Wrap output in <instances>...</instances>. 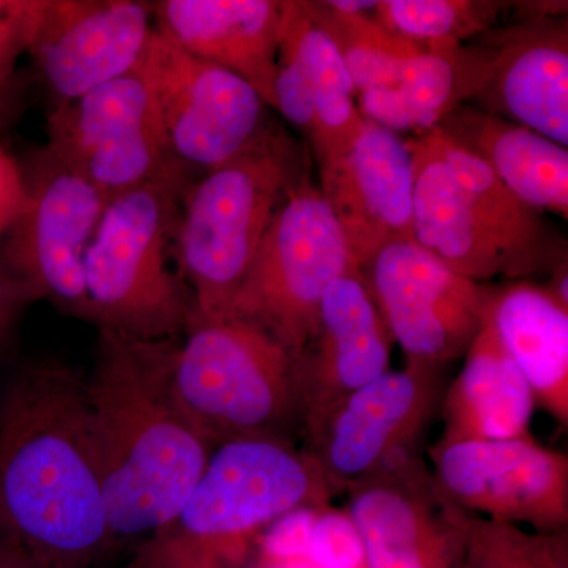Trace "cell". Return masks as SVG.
<instances>
[{"mask_svg":"<svg viewBox=\"0 0 568 568\" xmlns=\"http://www.w3.org/2000/svg\"><path fill=\"white\" fill-rule=\"evenodd\" d=\"M0 568H39L31 556L11 538L0 537Z\"/></svg>","mask_w":568,"mask_h":568,"instance_id":"35","label":"cell"},{"mask_svg":"<svg viewBox=\"0 0 568 568\" xmlns=\"http://www.w3.org/2000/svg\"><path fill=\"white\" fill-rule=\"evenodd\" d=\"M181 339L99 331L84 396L111 541L170 528L215 450L175 395Z\"/></svg>","mask_w":568,"mask_h":568,"instance_id":"2","label":"cell"},{"mask_svg":"<svg viewBox=\"0 0 568 568\" xmlns=\"http://www.w3.org/2000/svg\"><path fill=\"white\" fill-rule=\"evenodd\" d=\"M481 110L568 145L567 21L541 20L508 33L489 52Z\"/></svg>","mask_w":568,"mask_h":568,"instance_id":"20","label":"cell"},{"mask_svg":"<svg viewBox=\"0 0 568 568\" xmlns=\"http://www.w3.org/2000/svg\"><path fill=\"white\" fill-rule=\"evenodd\" d=\"M437 399L436 375L407 366L346 396L315 432L310 454L331 488H353L398 457L422 432Z\"/></svg>","mask_w":568,"mask_h":568,"instance_id":"14","label":"cell"},{"mask_svg":"<svg viewBox=\"0 0 568 568\" xmlns=\"http://www.w3.org/2000/svg\"><path fill=\"white\" fill-rule=\"evenodd\" d=\"M153 29L179 50L230 71L275 108L278 0H160Z\"/></svg>","mask_w":568,"mask_h":568,"instance_id":"19","label":"cell"},{"mask_svg":"<svg viewBox=\"0 0 568 568\" xmlns=\"http://www.w3.org/2000/svg\"><path fill=\"white\" fill-rule=\"evenodd\" d=\"M489 297V294H488ZM536 398L496 334L488 301L484 321L444 399L440 443L529 436Z\"/></svg>","mask_w":568,"mask_h":568,"instance_id":"22","label":"cell"},{"mask_svg":"<svg viewBox=\"0 0 568 568\" xmlns=\"http://www.w3.org/2000/svg\"><path fill=\"white\" fill-rule=\"evenodd\" d=\"M495 171L523 203L568 219V151L532 130L462 103L437 125Z\"/></svg>","mask_w":568,"mask_h":568,"instance_id":"23","label":"cell"},{"mask_svg":"<svg viewBox=\"0 0 568 568\" xmlns=\"http://www.w3.org/2000/svg\"><path fill=\"white\" fill-rule=\"evenodd\" d=\"M331 495L316 458L290 440L224 443L212 452L179 517L163 530L173 540L152 549L153 567L216 568L257 530L297 508L325 507Z\"/></svg>","mask_w":568,"mask_h":568,"instance_id":"5","label":"cell"},{"mask_svg":"<svg viewBox=\"0 0 568 568\" xmlns=\"http://www.w3.org/2000/svg\"><path fill=\"white\" fill-rule=\"evenodd\" d=\"M22 196H24L22 170L0 142V241L17 219Z\"/></svg>","mask_w":568,"mask_h":568,"instance_id":"33","label":"cell"},{"mask_svg":"<svg viewBox=\"0 0 568 568\" xmlns=\"http://www.w3.org/2000/svg\"><path fill=\"white\" fill-rule=\"evenodd\" d=\"M424 134L481 222L517 257L526 274L551 260V244L541 212L523 203L484 160L448 140L437 126Z\"/></svg>","mask_w":568,"mask_h":568,"instance_id":"26","label":"cell"},{"mask_svg":"<svg viewBox=\"0 0 568 568\" xmlns=\"http://www.w3.org/2000/svg\"><path fill=\"white\" fill-rule=\"evenodd\" d=\"M392 336L362 275H346L325 287L317 331L295 357L306 435L346 396L388 372Z\"/></svg>","mask_w":568,"mask_h":568,"instance_id":"16","label":"cell"},{"mask_svg":"<svg viewBox=\"0 0 568 568\" xmlns=\"http://www.w3.org/2000/svg\"><path fill=\"white\" fill-rule=\"evenodd\" d=\"M437 496L458 511L493 521L566 532L568 458L529 436L508 440H459L435 448Z\"/></svg>","mask_w":568,"mask_h":568,"instance_id":"12","label":"cell"},{"mask_svg":"<svg viewBox=\"0 0 568 568\" xmlns=\"http://www.w3.org/2000/svg\"><path fill=\"white\" fill-rule=\"evenodd\" d=\"M455 568H568L567 532H529L511 523L462 517Z\"/></svg>","mask_w":568,"mask_h":568,"instance_id":"28","label":"cell"},{"mask_svg":"<svg viewBox=\"0 0 568 568\" xmlns=\"http://www.w3.org/2000/svg\"><path fill=\"white\" fill-rule=\"evenodd\" d=\"M182 194L152 183L108 201L84 254L91 324L99 331L144 342L185 332L193 297L171 265Z\"/></svg>","mask_w":568,"mask_h":568,"instance_id":"4","label":"cell"},{"mask_svg":"<svg viewBox=\"0 0 568 568\" xmlns=\"http://www.w3.org/2000/svg\"><path fill=\"white\" fill-rule=\"evenodd\" d=\"M349 71L305 2H283L275 110L308 134L320 163L349 151L365 126Z\"/></svg>","mask_w":568,"mask_h":568,"instance_id":"17","label":"cell"},{"mask_svg":"<svg viewBox=\"0 0 568 568\" xmlns=\"http://www.w3.org/2000/svg\"><path fill=\"white\" fill-rule=\"evenodd\" d=\"M298 159L294 141L265 125L244 151L183 192L174 261L194 316L226 320L265 233L306 174Z\"/></svg>","mask_w":568,"mask_h":568,"instance_id":"3","label":"cell"},{"mask_svg":"<svg viewBox=\"0 0 568 568\" xmlns=\"http://www.w3.org/2000/svg\"><path fill=\"white\" fill-rule=\"evenodd\" d=\"M290 568H317V567L312 566V564H306V562H295V564H293V566H291Z\"/></svg>","mask_w":568,"mask_h":568,"instance_id":"39","label":"cell"},{"mask_svg":"<svg viewBox=\"0 0 568 568\" xmlns=\"http://www.w3.org/2000/svg\"><path fill=\"white\" fill-rule=\"evenodd\" d=\"M32 304L36 301L26 287L0 274V358L10 345L22 312Z\"/></svg>","mask_w":568,"mask_h":568,"instance_id":"34","label":"cell"},{"mask_svg":"<svg viewBox=\"0 0 568 568\" xmlns=\"http://www.w3.org/2000/svg\"><path fill=\"white\" fill-rule=\"evenodd\" d=\"M362 276L409 368L437 375L476 338L489 290L455 274L416 241L381 250Z\"/></svg>","mask_w":568,"mask_h":568,"instance_id":"11","label":"cell"},{"mask_svg":"<svg viewBox=\"0 0 568 568\" xmlns=\"http://www.w3.org/2000/svg\"><path fill=\"white\" fill-rule=\"evenodd\" d=\"M321 508L323 507L297 508L275 521L271 532L265 537L267 555L293 564L306 562L310 537Z\"/></svg>","mask_w":568,"mask_h":568,"instance_id":"32","label":"cell"},{"mask_svg":"<svg viewBox=\"0 0 568 568\" xmlns=\"http://www.w3.org/2000/svg\"><path fill=\"white\" fill-rule=\"evenodd\" d=\"M489 54L462 44H433L406 59L394 84L357 93L361 114L390 132L436 129L465 97H477L488 77Z\"/></svg>","mask_w":568,"mask_h":568,"instance_id":"24","label":"cell"},{"mask_svg":"<svg viewBox=\"0 0 568 568\" xmlns=\"http://www.w3.org/2000/svg\"><path fill=\"white\" fill-rule=\"evenodd\" d=\"M414 162V241L455 274L480 284L525 268L481 222L425 134L406 141Z\"/></svg>","mask_w":568,"mask_h":568,"instance_id":"21","label":"cell"},{"mask_svg":"<svg viewBox=\"0 0 568 568\" xmlns=\"http://www.w3.org/2000/svg\"><path fill=\"white\" fill-rule=\"evenodd\" d=\"M332 9L342 11V13L364 14L366 11L376 10L377 2H362V0H331L327 2Z\"/></svg>","mask_w":568,"mask_h":568,"instance_id":"36","label":"cell"},{"mask_svg":"<svg viewBox=\"0 0 568 568\" xmlns=\"http://www.w3.org/2000/svg\"><path fill=\"white\" fill-rule=\"evenodd\" d=\"M138 70L151 91L164 142L189 174L230 162L267 125V104L248 82L186 54L155 29Z\"/></svg>","mask_w":568,"mask_h":568,"instance_id":"10","label":"cell"},{"mask_svg":"<svg viewBox=\"0 0 568 568\" xmlns=\"http://www.w3.org/2000/svg\"><path fill=\"white\" fill-rule=\"evenodd\" d=\"M489 316L536 405L568 424V308L530 283L489 290Z\"/></svg>","mask_w":568,"mask_h":568,"instance_id":"25","label":"cell"},{"mask_svg":"<svg viewBox=\"0 0 568 568\" xmlns=\"http://www.w3.org/2000/svg\"><path fill=\"white\" fill-rule=\"evenodd\" d=\"M499 2L466 0H383L377 2L376 18L381 26L414 43L462 44L495 24Z\"/></svg>","mask_w":568,"mask_h":568,"instance_id":"29","label":"cell"},{"mask_svg":"<svg viewBox=\"0 0 568 568\" xmlns=\"http://www.w3.org/2000/svg\"><path fill=\"white\" fill-rule=\"evenodd\" d=\"M346 275H362L361 265L305 174L265 233L227 317L256 325L298 357L315 338L325 287Z\"/></svg>","mask_w":568,"mask_h":568,"instance_id":"7","label":"cell"},{"mask_svg":"<svg viewBox=\"0 0 568 568\" xmlns=\"http://www.w3.org/2000/svg\"><path fill=\"white\" fill-rule=\"evenodd\" d=\"M0 537L39 568H91L111 541L84 376L54 361L0 387Z\"/></svg>","mask_w":568,"mask_h":568,"instance_id":"1","label":"cell"},{"mask_svg":"<svg viewBox=\"0 0 568 568\" xmlns=\"http://www.w3.org/2000/svg\"><path fill=\"white\" fill-rule=\"evenodd\" d=\"M306 562L317 568H362L365 548L349 515L321 508L310 537Z\"/></svg>","mask_w":568,"mask_h":568,"instance_id":"30","label":"cell"},{"mask_svg":"<svg viewBox=\"0 0 568 568\" xmlns=\"http://www.w3.org/2000/svg\"><path fill=\"white\" fill-rule=\"evenodd\" d=\"M305 7L342 54L355 95L372 85L394 84L406 59L426 48L387 31L366 13H342L327 2H305Z\"/></svg>","mask_w":568,"mask_h":568,"instance_id":"27","label":"cell"},{"mask_svg":"<svg viewBox=\"0 0 568 568\" xmlns=\"http://www.w3.org/2000/svg\"><path fill=\"white\" fill-rule=\"evenodd\" d=\"M552 284L555 286L551 290H548L549 293L555 295L556 301L568 308V274H567V263L564 264V268L559 267L558 272H556L555 280H552Z\"/></svg>","mask_w":568,"mask_h":568,"instance_id":"37","label":"cell"},{"mask_svg":"<svg viewBox=\"0 0 568 568\" xmlns=\"http://www.w3.org/2000/svg\"><path fill=\"white\" fill-rule=\"evenodd\" d=\"M321 196L365 267L381 250L414 241V162L407 142L366 121L349 151L321 163Z\"/></svg>","mask_w":568,"mask_h":568,"instance_id":"15","label":"cell"},{"mask_svg":"<svg viewBox=\"0 0 568 568\" xmlns=\"http://www.w3.org/2000/svg\"><path fill=\"white\" fill-rule=\"evenodd\" d=\"M47 0H0V74H13L29 52Z\"/></svg>","mask_w":568,"mask_h":568,"instance_id":"31","label":"cell"},{"mask_svg":"<svg viewBox=\"0 0 568 568\" xmlns=\"http://www.w3.org/2000/svg\"><path fill=\"white\" fill-rule=\"evenodd\" d=\"M152 33V2L47 0L29 52L59 106L136 69Z\"/></svg>","mask_w":568,"mask_h":568,"instance_id":"13","label":"cell"},{"mask_svg":"<svg viewBox=\"0 0 568 568\" xmlns=\"http://www.w3.org/2000/svg\"><path fill=\"white\" fill-rule=\"evenodd\" d=\"M47 149L112 200L152 183L185 192L190 174L164 142L148 82L134 69L59 104L48 118Z\"/></svg>","mask_w":568,"mask_h":568,"instance_id":"9","label":"cell"},{"mask_svg":"<svg viewBox=\"0 0 568 568\" xmlns=\"http://www.w3.org/2000/svg\"><path fill=\"white\" fill-rule=\"evenodd\" d=\"M11 77H13V74H0V106H2L7 93H9Z\"/></svg>","mask_w":568,"mask_h":568,"instance_id":"38","label":"cell"},{"mask_svg":"<svg viewBox=\"0 0 568 568\" xmlns=\"http://www.w3.org/2000/svg\"><path fill=\"white\" fill-rule=\"evenodd\" d=\"M407 465H388L349 488V517L368 568H455L462 552V511Z\"/></svg>","mask_w":568,"mask_h":568,"instance_id":"18","label":"cell"},{"mask_svg":"<svg viewBox=\"0 0 568 568\" xmlns=\"http://www.w3.org/2000/svg\"><path fill=\"white\" fill-rule=\"evenodd\" d=\"M22 179L20 212L0 241V274L26 287L33 301L91 324L84 254L108 200L48 149Z\"/></svg>","mask_w":568,"mask_h":568,"instance_id":"8","label":"cell"},{"mask_svg":"<svg viewBox=\"0 0 568 568\" xmlns=\"http://www.w3.org/2000/svg\"><path fill=\"white\" fill-rule=\"evenodd\" d=\"M174 366L183 413L213 447L241 439L290 440L304 429L295 358L244 321L192 316Z\"/></svg>","mask_w":568,"mask_h":568,"instance_id":"6","label":"cell"}]
</instances>
